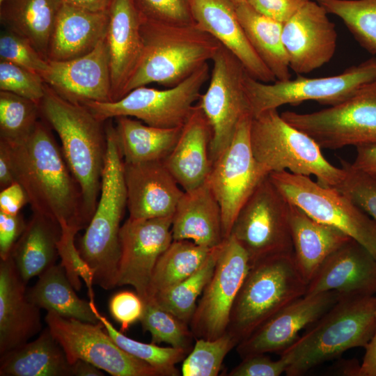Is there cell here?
I'll return each instance as SVG.
<instances>
[{"label": "cell", "instance_id": "cell-5", "mask_svg": "<svg viewBox=\"0 0 376 376\" xmlns=\"http://www.w3.org/2000/svg\"><path fill=\"white\" fill-rule=\"evenodd\" d=\"M376 296L341 295L339 299L288 348L285 375H302L349 349L366 347L376 324Z\"/></svg>", "mask_w": 376, "mask_h": 376}, {"label": "cell", "instance_id": "cell-22", "mask_svg": "<svg viewBox=\"0 0 376 376\" xmlns=\"http://www.w3.org/2000/svg\"><path fill=\"white\" fill-rule=\"evenodd\" d=\"M105 35L113 101L123 96L124 89L141 57V15L134 0H110L107 10ZM112 101V102H113Z\"/></svg>", "mask_w": 376, "mask_h": 376}, {"label": "cell", "instance_id": "cell-6", "mask_svg": "<svg viewBox=\"0 0 376 376\" xmlns=\"http://www.w3.org/2000/svg\"><path fill=\"white\" fill-rule=\"evenodd\" d=\"M250 142L255 160L265 175L285 171L314 175L320 185L332 187L344 178V169L331 164L315 140L289 124L277 109L252 116Z\"/></svg>", "mask_w": 376, "mask_h": 376}, {"label": "cell", "instance_id": "cell-29", "mask_svg": "<svg viewBox=\"0 0 376 376\" xmlns=\"http://www.w3.org/2000/svg\"><path fill=\"white\" fill-rule=\"evenodd\" d=\"M289 221L296 265L308 283L326 258L351 237L290 203Z\"/></svg>", "mask_w": 376, "mask_h": 376}, {"label": "cell", "instance_id": "cell-7", "mask_svg": "<svg viewBox=\"0 0 376 376\" xmlns=\"http://www.w3.org/2000/svg\"><path fill=\"white\" fill-rule=\"evenodd\" d=\"M307 285L293 254L251 265L233 304L227 331L240 343L281 309L304 296Z\"/></svg>", "mask_w": 376, "mask_h": 376}, {"label": "cell", "instance_id": "cell-13", "mask_svg": "<svg viewBox=\"0 0 376 376\" xmlns=\"http://www.w3.org/2000/svg\"><path fill=\"white\" fill-rule=\"evenodd\" d=\"M211 61L208 87L197 103L211 126L212 164L231 142L241 119L251 112L244 85L246 71L241 62L221 45Z\"/></svg>", "mask_w": 376, "mask_h": 376}, {"label": "cell", "instance_id": "cell-40", "mask_svg": "<svg viewBox=\"0 0 376 376\" xmlns=\"http://www.w3.org/2000/svg\"><path fill=\"white\" fill-rule=\"evenodd\" d=\"M40 118L38 104L0 91V140L9 143L22 141L33 132Z\"/></svg>", "mask_w": 376, "mask_h": 376}, {"label": "cell", "instance_id": "cell-44", "mask_svg": "<svg viewBox=\"0 0 376 376\" xmlns=\"http://www.w3.org/2000/svg\"><path fill=\"white\" fill-rule=\"evenodd\" d=\"M0 91L14 93L39 105L45 95L46 84L38 73L0 61Z\"/></svg>", "mask_w": 376, "mask_h": 376}, {"label": "cell", "instance_id": "cell-19", "mask_svg": "<svg viewBox=\"0 0 376 376\" xmlns=\"http://www.w3.org/2000/svg\"><path fill=\"white\" fill-rule=\"evenodd\" d=\"M41 77L56 93L72 103L113 101L105 38L91 52L79 57L48 60V67Z\"/></svg>", "mask_w": 376, "mask_h": 376}, {"label": "cell", "instance_id": "cell-45", "mask_svg": "<svg viewBox=\"0 0 376 376\" xmlns=\"http://www.w3.org/2000/svg\"><path fill=\"white\" fill-rule=\"evenodd\" d=\"M341 165L345 176L335 188L376 221V178L357 170L345 160Z\"/></svg>", "mask_w": 376, "mask_h": 376}, {"label": "cell", "instance_id": "cell-21", "mask_svg": "<svg viewBox=\"0 0 376 376\" xmlns=\"http://www.w3.org/2000/svg\"><path fill=\"white\" fill-rule=\"evenodd\" d=\"M129 218L172 217L184 190L164 161L124 162Z\"/></svg>", "mask_w": 376, "mask_h": 376}, {"label": "cell", "instance_id": "cell-11", "mask_svg": "<svg viewBox=\"0 0 376 376\" xmlns=\"http://www.w3.org/2000/svg\"><path fill=\"white\" fill-rule=\"evenodd\" d=\"M281 115L321 148L336 150L376 143V79L327 109L306 113L287 111Z\"/></svg>", "mask_w": 376, "mask_h": 376}, {"label": "cell", "instance_id": "cell-30", "mask_svg": "<svg viewBox=\"0 0 376 376\" xmlns=\"http://www.w3.org/2000/svg\"><path fill=\"white\" fill-rule=\"evenodd\" d=\"M1 376H72V364L48 327L33 341L0 356Z\"/></svg>", "mask_w": 376, "mask_h": 376}, {"label": "cell", "instance_id": "cell-41", "mask_svg": "<svg viewBox=\"0 0 376 376\" xmlns=\"http://www.w3.org/2000/svg\"><path fill=\"white\" fill-rule=\"evenodd\" d=\"M239 343L228 331L214 340L197 338L191 352L184 359L183 376H217L227 354Z\"/></svg>", "mask_w": 376, "mask_h": 376}, {"label": "cell", "instance_id": "cell-39", "mask_svg": "<svg viewBox=\"0 0 376 376\" xmlns=\"http://www.w3.org/2000/svg\"><path fill=\"white\" fill-rule=\"evenodd\" d=\"M95 313L112 339L125 352L150 364L162 376L180 375L175 366L184 360L189 350L171 346L160 347L155 343H145L129 338L117 330L97 308Z\"/></svg>", "mask_w": 376, "mask_h": 376}, {"label": "cell", "instance_id": "cell-28", "mask_svg": "<svg viewBox=\"0 0 376 376\" xmlns=\"http://www.w3.org/2000/svg\"><path fill=\"white\" fill-rule=\"evenodd\" d=\"M107 11H91L63 3L49 42L47 59L66 61L91 52L105 38Z\"/></svg>", "mask_w": 376, "mask_h": 376}, {"label": "cell", "instance_id": "cell-20", "mask_svg": "<svg viewBox=\"0 0 376 376\" xmlns=\"http://www.w3.org/2000/svg\"><path fill=\"white\" fill-rule=\"evenodd\" d=\"M336 291L304 295L285 306L237 345L241 357L256 354L281 352L340 297Z\"/></svg>", "mask_w": 376, "mask_h": 376}, {"label": "cell", "instance_id": "cell-36", "mask_svg": "<svg viewBox=\"0 0 376 376\" xmlns=\"http://www.w3.org/2000/svg\"><path fill=\"white\" fill-rule=\"evenodd\" d=\"M216 247L201 246L186 240H173L155 267L147 301L195 273Z\"/></svg>", "mask_w": 376, "mask_h": 376}, {"label": "cell", "instance_id": "cell-46", "mask_svg": "<svg viewBox=\"0 0 376 376\" xmlns=\"http://www.w3.org/2000/svg\"><path fill=\"white\" fill-rule=\"evenodd\" d=\"M0 61L14 63L40 75L48 67V60L27 40L4 29L0 34Z\"/></svg>", "mask_w": 376, "mask_h": 376}, {"label": "cell", "instance_id": "cell-58", "mask_svg": "<svg viewBox=\"0 0 376 376\" xmlns=\"http://www.w3.org/2000/svg\"><path fill=\"white\" fill-rule=\"evenodd\" d=\"M230 1L235 6H237L244 1H246V0H230Z\"/></svg>", "mask_w": 376, "mask_h": 376}, {"label": "cell", "instance_id": "cell-42", "mask_svg": "<svg viewBox=\"0 0 376 376\" xmlns=\"http://www.w3.org/2000/svg\"><path fill=\"white\" fill-rule=\"evenodd\" d=\"M143 331L151 335V343H165L175 348L189 350L194 335L188 324L152 301L144 302L139 321Z\"/></svg>", "mask_w": 376, "mask_h": 376}, {"label": "cell", "instance_id": "cell-37", "mask_svg": "<svg viewBox=\"0 0 376 376\" xmlns=\"http://www.w3.org/2000/svg\"><path fill=\"white\" fill-rule=\"evenodd\" d=\"M221 244L214 249L205 263L195 273L147 301L155 303L189 324L196 308L197 299L214 273Z\"/></svg>", "mask_w": 376, "mask_h": 376}, {"label": "cell", "instance_id": "cell-51", "mask_svg": "<svg viewBox=\"0 0 376 376\" xmlns=\"http://www.w3.org/2000/svg\"><path fill=\"white\" fill-rule=\"evenodd\" d=\"M309 0H246L258 13L284 23Z\"/></svg>", "mask_w": 376, "mask_h": 376}, {"label": "cell", "instance_id": "cell-26", "mask_svg": "<svg viewBox=\"0 0 376 376\" xmlns=\"http://www.w3.org/2000/svg\"><path fill=\"white\" fill-rule=\"evenodd\" d=\"M212 136L211 126L197 103L176 144L163 160L184 191L206 181L212 165L210 155Z\"/></svg>", "mask_w": 376, "mask_h": 376}, {"label": "cell", "instance_id": "cell-33", "mask_svg": "<svg viewBox=\"0 0 376 376\" xmlns=\"http://www.w3.org/2000/svg\"><path fill=\"white\" fill-rule=\"evenodd\" d=\"M235 11L251 45L276 81L290 79L291 70L282 40L283 23L258 13L246 1L235 6Z\"/></svg>", "mask_w": 376, "mask_h": 376}, {"label": "cell", "instance_id": "cell-4", "mask_svg": "<svg viewBox=\"0 0 376 376\" xmlns=\"http://www.w3.org/2000/svg\"><path fill=\"white\" fill-rule=\"evenodd\" d=\"M141 31V57L123 96L150 84L175 86L212 61L221 46L195 23L175 24L143 18Z\"/></svg>", "mask_w": 376, "mask_h": 376}, {"label": "cell", "instance_id": "cell-1", "mask_svg": "<svg viewBox=\"0 0 376 376\" xmlns=\"http://www.w3.org/2000/svg\"><path fill=\"white\" fill-rule=\"evenodd\" d=\"M52 128L42 118L24 139L2 140L9 154L15 180L26 191L33 212L78 231L88 223L80 187L72 174Z\"/></svg>", "mask_w": 376, "mask_h": 376}, {"label": "cell", "instance_id": "cell-52", "mask_svg": "<svg viewBox=\"0 0 376 376\" xmlns=\"http://www.w3.org/2000/svg\"><path fill=\"white\" fill-rule=\"evenodd\" d=\"M26 203H29V201L26 191L17 181L1 189L0 212L12 215L18 214Z\"/></svg>", "mask_w": 376, "mask_h": 376}, {"label": "cell", "instance_id": "cell-50", "mask_svg": "<svg viewBox=\"0 0 376 376\" xmlns=\"http://www.w3.org/2000/svg\"><path fill=\"white\" fill-rule=\"evenodd\" d=\"M26 223L22 214H8L0 212V258L8 259L24 232Z\"/></svg>", "mask_w": 376, "mask_h": 376}, {"label": "cell", "instance_id": "cell-9", "mask_svg": "<svg viewBox=\"0 0 376 376\" xmlns=\"http://www.w3.org/2000/svg\"><path fill=\"white\" fill-rule=\"evenodd\" d=\"M210 77L207 63L175 86L158 89L143 86L116 101L91 102L84 105L103 122L128 116L152 127H182L198 102L202 88Z\"/></svg>", "mask_w": 376, "mask_h": 376}, {"label": "cell", "instance_id": "cell-43", "mask_svg": "<svg viewBox=\"0 0 376 376\" xmlns=\"http://www.w3.org/2000/svg\"><path fill=\"white\" fill-rule=\"evenodd\" d=\"M58 242V257L66 275L76 291H79L84 281L88 289L89 301L95 304L93 285L94 274L81 257L75 245V236L79 232L75 228L63 227Z\"/></svg>", "mask_w": 376, "mask_h": 376}, {"label": "cell", "instance_id": "cell-35", "mask_svg": "<svg viewBox=\"0 0 376 376\" xmlns=\"http://www.w3.org/2000/svg\"><path fill=\"white\" fill-rule=\"evenodd\" d=\"M29 300L40 308L61 316L97 323L95 304L79 298L63 266L54 265L38 276L37 282L27 290Z\"/></svg>", "mask_w": 376, "mask_h": 376}, {"label": "cell", "instance_id": "cell-12", "mask_svg": "<svg viewBox=\"0 0 376 376\" xmlns=\"http://www.w3.org/2000/svg\"><path fill=\"white\" fill-rule=\"evenodd\" d=\"M290 206L267 175L240 210L230 235L247 253L251 265L270 257L293 254Z\"/></svg>", "mask_w": 376, "mask_h": 376}, {"label": "cell", "instance_id": "cell-54", "mask_svg": "<svg viewBox=\"0 0 376 376\" xmlns=\"http://www.w3.org/2000/svg\"><path fill=\"white\" fill-rule=\"evenodd\" d=\"M365 350L359 376H376V324L373 336Z\"/></svg>", "mask_w": 376, "mask_h": 376}, {"label": "cell", "instance_id": "cell-31", "mask_svg": "<svg viewBox=\"0 0 376 376\" xmlns=\"http://www.w3.org/2000/svg\"><path fill=\"white\" fill-rule=\"evenodd\" d=\"M61 233L57 222L33 212L10 255L26 283L56 264Z\"/></svg>", "mask_w": 376, "mask_h": 376}, {"label": "cell", "instance_id": "cell-18", "mask_svg": "<svg viewBox=\"0 0 376 376\" xmlns=\"http://www.w3.org/2000/svg\"><path fill=\"white\" fill-rule=\"evenodd\" d=\"M327 14L318 2L309 0L283 23L282 40L290 68L297 75L322 67L335 54L337 32Z\"/></svg>", "mask_w": 376, "mask_h": 376}, {"label": "cell", "instance_id": "cell-17", "mask_svg": "<svg viewBox=\"0 0 376 376\" xmlns=\"http://www.w3.org/2000/svg\"><path fill=\"white\" fill-rule=\"evenodd\" d=\"M172 217H128L120 227L117 286H132L144 302L148 299L157 262L173 240Z\"/></svg>", "mask_w": 376, "mask_h": 376}, {"label": "cell", "instance_id": "cell-15", "mask_svg": "<svg viewBox=\"0 0 376 376\" xmlns=\"http://www.w3.org/2000/svg\"><path fill=\"white\" fill-rule=\"evenodd\" d=\"M250 267L248 254L237 240L232 235L224 239L214 273L189 323L194 338L214 340L227 331L233 304Z\"/></svg>", "mask_w": 376, "mask_h": 376}, {"label": "cell", "instance_id": "cell-24", "mask_svg": "<svg viewBox=\"0 0 376 376\" xmlns=\"http://www.w3.org/2000/svg\"><path fill=\"white\" fill-rule=\"evenodd\" d=\"M189 4L195 24L234 54L251 77L276 81L248 40L230 0H189Z\"/></svg>", "mask_w": 376, "mask_h": 376}, {"label": "cell", "instance_id": "cell-2", "mask_svg": "<svg viewBox=\"0 0 376 376\" xmlns=\"http://www.w3.org/2000/svg\"><path fill=\"white\" fill-rule=\"evenodd\" d=\"M40 116L58 134L68 167L79 184L89 224L100 196L107 150L105 121L84 104L69 102L46 84Z\"/></svg>", "mask_w": 376, "mask_h": 376}, {"label": "cell", "instance_id": "cell-25", "mask_svg": "<svg viewBox=\"0 0 376 376\" xmlns=\"http://www.w3.org/2000/svg\"><path fill=\"white\" fill-rule=\"evenodd\" d=\"M26 283L11 256L0 262V356L41 332L40 308L32 303Z\"/></svg>", "mask_w": 376, "mask_h": 376}, {"label": "cell", "instance_id": "cell-55", "mask_svg": "<svg viewBox=\"0 0 376 376\" xmlns=\"http://www.w3.org/2000/svg\"><path fill=\"white\" fill-rule=\"evenodd\" d=\"M16 182L10 158L5 145L0 142V189Z\"/></svg>", "mask_w": 376, "mask_h": 376}, {"label": "cell", "instance_id": "cell-56", "mask_svg": "<svg viewBox=\"0 0 376 376\" xmlns=\"http://www.w3.org/2000/svg\"><path fill=\"white\" fill-rule=\"evenodd\" d=\"M63 3L91 11H107L110 0H61Z\"/></svg>", "mask_w": 376, "mask_h": 376}, {"label": "cell", "instance_id": "cell-3", "mask_svg": "<svg viewBox=\"0 0 376 376\" xmlns=\"http://www.w3.org/2000/svg\"><path fill=\"white\" fill-rule=\"evenodd\" d=\"M105 130L107 150L100 194L93 217L77 246L93 272L94 284L108 290L117 286L119 234L127 207V192L124 161L112 119L105 121Z\"/></svg>", "mask_w": 376, "mask_h": 376}, {"label": "cell", "instance_id": "cell-14", "mask_svg": "<svg viewBox=\"0 0 376 376\" xmlns=\"http://www.w3.org/2000/svg\"><path fill=\"white\" fill-rule=\"evenodd\" d=\"M45 322L69 362H89L113 376H162L146 362L120 347L100 321L92 323L47 311Z\"/></svg>", "mask_w": 376, "mask_h": 376}, {"label": "cell", "instance_id": "cell-38", "mask_svg": "<svg viewBox=\"0 0 376 376\" xmlns=\"http://www.w3.org/2000/svg\"><path fill=\"white\" fill-rule=\"evenodd\" d=\"M340 17L361 47L376 56V0H315Z\"/></svg>", "mask_w": 376, "mask_h": 376}, {"label": "cell", "instance_id": "cell-57", "mask_svg": "<svg viewBox=\"0 0 376 376\" xmlns=\"http://www.w3.org/2000/svg\"><path fill=\"white\" fill-rule=\"evenodd\" d=\"M72 375L103 376L102 370L93 364L83 360H77L72 364Z\"/></svg>", "mask_w": 376, "mask_h": 376}, {"label": "cell", "instance_id": "cell-27", "mask_svg": "<svg viewBox=\"0 0 376 376\" xmlns=\"http://www.w3.org/2000/svg\"><path fill=\"white\" fill-rule=\"evenodd\" d=\"M173 240L214 248L224 240L220 205L207 184L184 191L172 217Z\"/></svg>", "mask_w": 376, "mask_h": 376}, {"label": "cell", "instance_id": "cell-34", "mask_svg": "<svg viewBox=\"0 0 376 376\" xmlns=\"http://www.w3.org/2000/svg\"><path fill=\"white\" fill-rule=\"evenodd\" d=\"M114 119L123 161L129 164L165 159L176 144L183 127H152L128 116Z\"/></svg>", "mask_w": 376, "mask_h": 376}, {"label": "cell", "instance_id": "cell-16", "mask_svg": "<svg viewBox=\"0 0 376 376\" xmlns=\"http://www.w3.org/2000/svg\"><path fill=\"white\" fill-rule=\"evenodd\" d=\"M252 116L247 114L241 119L231 142L212 164L206 180L221 207L225 239L230 236L240 210L267 176L259 169L251 150Z\"/></svg>", "mask_w": 376, "mask_h": 376}, {"label": "cell", "instance_id": "cell-32", "mask_svg": "<svg viewBox=\"0 0 376 376\" xmlns=\"http://www.w3.org/2000/svg\"><path fill=\"white\" fill-rule=\"evenodd\" d=\"M61 0H0L3 29L27 40L47 59L54 27Z\"/></svg>", "mask_w": 376, "mask_h": 376}, {"label": "cell", "instance_id": "cell-53", "mask_svg": "<svg viewBox=\"0 0 376 376\" xmlns=\"http://www.w3.org/2000/svg\"><path fill=\"white\" fill-rule=\"evenodd\" d=\"M357 155L352 166L376 178V143L356 147Z\"/></svg>", "mask_w": 376, "mask_h": 376}, {"label": "cell", "instance_id": "cell-48", "mask_svg": "<svg viewBox=\"0 0 376 376\" xmlns=\"http://www.w3.org/2000/svg\"><path fill=\"white\" fill-rule=\"evenodd\" d=\"M111 317L120 324V331L125 332L132 324L140 321L144 311V301L132 291H120L109 301Z\"/></svg>", "mask_w": 376, "mask_h": 376}, {"label": "cell", "instance_id": "cell-47", "mask_svg": "<svg viewBox=\"0 0 376 376\" xmlns=\"http://www.w3.org/2000/svg\"><path fill=\"white\" fill-rule=\"evenodd\" d=\"M146 19L175 24H194L189 0H134Z\"/></svg>", "mask_w": 376, "mask_h": 376}, {"label": "cell", "instance_id": "cell-10", "mask_svg": "<svg viewBox=\"0 0 376 376\" xmlns=\"http://www.w3.org/2000/svg\"><path fill=\"white\" fill-rule=\"evenodd\" d=\"M376 79V56L342 73L319 78L297 75L296 79L265 83L247 72L244 79L245 93L252 116L312 100L324 105H336L352 95L364 84Z\"/></svg>", "mask_w": 376, "mask_h": 376}, {"label": "cell", "instance_id": "cell-23", "mask_svg": "<svg viewBox=\"0 0 376 376\" xmlns=\"http://www.w3.org/2000/svg\"><path fill=\"white\" fill-rule=\"evenodd\" d=\"M336 291L341 295L376 293V258L353 239L331 253L308 282L305 295Z\"/></svg>", "mask_w": 376, "mask_h": 376}, {"label": "cell", "instance_id": "cell-8", "mask_svg": "<svg viewBox=\"0 0 376 376\" xmlns=\"http://www.w3.org/2000/svg\"><path fill=\"white\" fill-rule=\"evenodd\" d=\"M268 175L290 203L316 221L342 231L376 258V221L351 199L309 176L286 171Z\"/></svg>", "mask_w": 376, "mask_h": 376}, {"label": "cell", "instance_id": "cell-49", "mask_svg": "<svg viewBox=\"0 0 376 376\" xmlns=\"http://www.w3.org/2000/svg\"><path fill=\"white\" fill-rule=\"evenodd\" d=\"M288 362L280 357L272 360L265 354H256L243 358L242 362L228 374L229 376H279L286 371Z\"/></svg>", "mask_w": 376, "mask_h": 376}]
</instances>
